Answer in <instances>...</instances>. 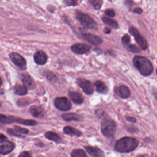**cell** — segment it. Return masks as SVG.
<instances>
[{
    "instance_id": "cell-35",
    "label": "cell",
    "mask_w": 157,
    "mask_h": 157,
    "mask_svg": "<svg viewBox=\"0 0 157 157\" xmlns=\"http://www.w3.org/2000/svg\"><path fill=\"white\" fill-rule=\"evenodd\" d=\"M134 12L137 14H140L142 13V10L140 8H136L134 10Z\"/></svg>"
},
{
    "instance_id": "cell-19",
    "label": "cell",
    "mask_w": 157,
    "mask_h": 157,
    "mask_svg": "<svg viewBox=\"0 0 157 157\" xmlns=\"http://www.w3.org/2000/svg\"><path fill=\"white\" fill-rule=\"evenodd\" d=\"M62 117L63 119L67 121H80L83 119L82 116L75 113L63 114L62 115Z\"/></svg>"
},
{
    "instance_id": "cell-17",
    "label": "cell",
    "mask_w": 157,
    "mask_h": 157,
    "mask_svg": "<svg viewBox=\"0 0 157 157\" xmlns=\"http://www.w3.org/2000/svg\"><path fill=\"white\" fill-rule=\"evenodd\" d=\"M68 95L71 101L76 104H81L84 101L83 96L78 92L70 91Z\"/></svg>"
},
{
    "instance_id": "cell-33",
    "label": "cell",
    "mask_w": 157,
    "mask_h": 157,
    "mask_svg": "<svg viewBox=\"0 0 157 157\" xmlns=\"http://www.w3.org/2000/svg\"><path fill=\"white\" fill-rule=\"evenodd\" d=\"M32 155H31V153L30 152H28L27 151H23V152H21V154L19 155V157H32Z\"/></svg>"
},
{
    "instance_id": "cell-28",
    "label": "cell",
    "mask_w": 157,
    "mask_h": 157,
    "mask_svg": "<svg viewBox=\"0 0 157 157\" xmlns=\"http://www.w3.org/2000/svg\"><path fill=\"white\" fill-rule=\"evenodd\" d=\"M14 130L21 135H26L29 133V130L25 128L21 127L18 126H14Z\"/></svg>"
},
{
    "instance_id": "cell-34",
    "label": "cell",
    "mask_w": 157,
    "mask_h": 157,
    "mask_svg": "<svg viewBox=\"0 0 157 157\" xmlns=\"http://www.w3.org/2000/svg\"><path fill=\"white\" fill-rule=\"evenodd\" d=\"M126 118L128 121L132 123H135L136 122V120L135 117H126Z\"/></svg>"
},
{
    "instance_id": "cell-16",
    "label": "cell",
    "mask_w": 157,
    "mask_h": 157,
    "mask_svg": "<svg viewBox=\"0 0 157 157\" xmlns=\"http://www.w3.org/2000/svg\"><path fill=\"white\" fill-rule=\"evenodd\" d=\"M21 80L23 84L30 90H33L36 87L34 81L31 76L27 73L22 74Z\"/></svg>"
},
{
    "instance_id": "cell-5",
    "label": "cell",
    "mask_w": 157,
    "mask_h": 157,
    "mask_svg": "<svg viewBox=\"0 0 157 157\" xmlns=\"http://www.w3.org/2000/svg\"><path fill=\"white\" fill-rule=\"evenodd\" d=\"M116 128L115 123L113 120L105 118L102 121L101 130L103 135L106 137L111 138L113 136Z\"/></svg>"
},
{
    "instance_id": "cell-24",
    "label": "cell",
    "mask_w": 157,
    "mask_h": 157,
    "mask_svg": "<svg viewBox=\"0 0 157 157\" xmlns=\"http://www.w3.org/2000/svg\"><path fill=\"white\" fill-rule=\"evenodd\" d=\"M45 136L48 139L54 141L56 143H60L61 141V137L57 133L53 131H48Z\"/></svg>"
},
{
    "instance_id": "cell-3",
    "label": "cell",
    "mask_w": 157,
    "mask_h": 157,
    "mask_svg": "<svg viewBox=\"0 0 157 157\" xmlns=\"http://www.w3.org/2000/svg\"><path fill=\"white\" fill-rule=\"evenodd\" d=\"M76 18L85 28L93 30L98 29V25L96 21L88 14L81 12H77Z\"/></svg>"
},
{
    "instance_id": "cell-13",
    "label": "cell",
    "mask_w": 157,
    "mask_h": 157,
    "mask_svg": "<svg viewBox=\"0 0 157 157\" xmlns=\"http://www.w3.org/2000/svg\"><path fill=\"white\" fill-rule=\"evenodd\" d=\"M82 36L84 40L94 45H99L103 43L102 38L96 35L84 33L82 35Z\"/></svg>"
},
{
    "instance_id": "cell-20",
    "label": "cell",
    "mask_w": 157,
    "mask_h": 157,
    "mask_svg": "<svg viewBox=\"0 0 157 157\" xmlns=\"http://www.w3.org/2000/svg\"><path fill=\"white\" fill-rule=\"evenodd\" d=\"M117 93L121 98L123 99H127L130 97V90L128 89V87L125 85H121L120 87H118L117 90Z\"/></svg>"
},
{
    "instance_id": "cell-21",
    "label": "cell",
    "mask_w": 157,
    "mask_h": 157,
    "mask_svg": "<svg viewBox=\"0 0 157 157\" xmlns=\"http://www.w3.org/2000/svg\"><path fill=\"white\" fill-rule=\"evenodd\" d=\"M64 133L70 136H75L80 137L82 136V133L81 131L70 126H67L63 129Z\"/></svg>"
},
{
    "instance_id": "cell-25",
    "label": "cell",
    "mask_w": 157,
    "mask_h": 157,
    "mask_svg": "<svg viewBox=\"0 0 157 157\" xmlns=\"http://www.w3.org/2000/svg\"><path fill=\"white\" fill-rule=\"evenodd\" d=\"M103 22L105 24L111 26L114 29H117L118 27V24L117 22L113 19L110 18L103 17L102 19Z\"/></svg>"
},
{
    "instance_id": "cell-31",
    "label": "cell",
    "mask_w": 157,
    "mask_h": 157,
    "mask_svg": "<svg viewBox=\"0 0 157 157\" xmlns=\"http://www.w3.org/2000/svg\"><path fill=\"white\" fill-rule=\"evenodd\" d=\"M105 13L107 16L112 17V18L114 17L115 15V13L113 9H107L105 11Z\"/></svg>"
},
{
    "instance_id": "cell-30",
    "label": "cell",
    "mask_w": 157,
    "mask_h": 157,
    "mask_svg": "<svg viewBox=\"0 0 157 157\" xmlns=\"http://www.w3.org/2000/svg\"><path fill=\"white\" fill-rule=\"evenodd\" d=\"M17 104L18 106H24L28 105L30 103L29 102V101H27L26 99H22L18 100L17 101Z\"/></svg>"
},
{
    "instance_id": "cell-15",
    "label": "cell",
    "mask_w": 157,
    "mask_h": 157,
    "mask_svg": "<svg viewBox=\"0 0 157 157\" xmlns=\"http://www.w3.org/2000/svg\"><path fill=\"white\" fill-rule=\"evenodd\" d=\"M84 149L90 156L93 157H100L105 156L103 151L97 147L86 146L84 147Z\"/></svg>"
},
{
    "instance_id": "cell-9",
    "label": "cell",
    "mask_w": 157,
    "mask_h": 157,
    "mask_svg": "<svg viewBox=\"0 0 157 157\" xmlns=\"http://www.w3.org/2000/svg\"><path fill=\"white\" fill-rule=\"evenodd\" d=\"M77 83L86 94L90 95L93 93V85L90 81L83 78H78L77 79Z\"/></svg>"
},
{
    "instance_id": "cell-4",
    "label": "cell",
    "mask_w": 157,
    "mask_h": 157,
    "mask_svg": "<svg viewBox=\"0 0 157 157\" xmlns=\"http://www.w3.org/2000/svg\"><path fill=\"white\" fill-rule=\"evenodd\" d=\"M0 121L1 124H10L15 122L24 125L33 126L37 124V122L32 119H25L13 116H6L3 114L1 115Z\"/></svg>"
},
{
    "instance_id": "cell-39",
    "label": "cell",
    "mask_w": 157,
    "mask_h": 157,
    "mask_svg": "<svg viewBox=\"0 0 157 157\" xmlns=\"http://www.w3.org/2000/svg\"><path fill=\"white\" fill-rule=\"evenodd\" d=\"M156 99H157V97H156Z\"/></svg>"
},
{
    "instance_id": "cell-2",
    "label": "cell",
    "mask_w": 157,
    "mask_h": 157,
    "mask_svg": "<svg viewBox=\"0 0 157 157\" xmlns=\"http://www.w3.org/2000/svg\"><path fill=\"white\" fill-rule=\"evenodd\" d=\"M134 67L144 76L151 75L153 71V68L151 61L145 57L136 56L133 60Z\"/></svg>"
},
{
    "instance_id": "cell-26",
    "label": "cell",
    "mask_w": 157,
    "mask_h": 157,
    "mask_svg": "<svg viewBox=\"0 0 157 157\" xmlns=\"http://www.w3.org/2000/svg\"><path fill=\"white\" fill-rule=\"evenodd\" d=\"M71 156L72 157H85L87 154L83 150L81 149H75L71 152Z\"/></svg>"
},
{
    "instance_id": "cell-7",
    "label": "cell",
    "mask_w": 157,
    "mask_h": 157,
    "mask_svg": "<svg viewBox=\"0 0 157 157\" xmlns=\"http://www.w3.org/2000/svg\"><path fill=\"white\" fill-rule=\"evenodd\" d=\"M55 106L59 110L67 111L71 108V104L67 98L65 97H57L54 100Z\"/></svg>"
},
{
    "instance_id": "cell-8",
    "label": "cell",
    "mask_w": 157,
    "mask_h": 157,
    "mask_svg": "<svg viewBox=\"0 0 157 157\" xmlns=\"http://www.w3.org/2000/svg\"><path fill=\"white\" fill-rule=\"evenodd\" d=\"M10 57L13 63L21 69L26 68V61L25 59L21 55L15 52H13L10 55Z\"/></svg>"
},
{
    "instance_id": "cell-11",
    "label": "cell",
    "mask_w": 157,
    "mask_h": 157,
    "mask_svg": "<svg viewBox=\"0 0 157 157\" xmlns=\"http://www.w3.org/2000/svg\"><path fill=\"white\" fill-rule=\"evenodd\" d=\"M14 144L6 139L0 140V152L2 155H7L13 151Z\"/></svg>"
},
{
    "instance_id": "cell-14",
    "label": "cell",
    "mask_w": 157,
    "mask_h": 157,
    "mask_svg": "<svg viewBox=\"0 0 157 157\" xmlns=\"http://www.w3.org/2000/svg\"><path fill=\"white\" fill-rule=\"evenodd\" d=\"M34 59L37 65H44L47 62L48 56L44 51L39 50L35 53Z\"/></svg>"
},
{
    "instance_id": "cell-23",
    "label": "cell",
    "mask_w": 157,
    "mask_h": 157,
    "mask_svg": "<svg viewBox=\"0 0 157 157\" xmlns=\"http://www.w3.org/2000/svg\"><path fill=\"white\" fill-rule=\"evenodd\" d=\"M14 92L15 94L18 95H25L27 94V87L25 85L17 84L14 87Z\"/></svg>"
},
{
    "instance_id": "cell-36",
    "label": "cell",
    "mask_w": 157,
    "mask_h": 157,
    "mask_svg": "<svg viewBox=\"0 0 157 157\" xmlns=\"http://www.w3.org/2000/svg\"><path fill=\"white\" fill-rule=\"evenodd\" d=\"M125 3L126 5H129V6H133L134 4V2H133L132 0H126Z\"/></svg>"
},
{
    "instance_id": "cell-18",
    "label": "cell",
    "mask_w": 157,
    "mask_h": 157,
    "mask_svg": "<svg viewBox=\"0 0 157 157\" xmlns=\"http://www.w3.org/2000/svg\"><path fill=\"white\" fill-rule=\"evenodd\" d=\"M29 112L32 116L36 118H41L44 116V112L42 107L37 105H33L29 109Z\"/></svg>"
},
{
    "instance_id": "cell-12",
    "label": "cell",
    "mask_w": 157,
    "mask_h": 157,
    "mask_svg": "<svg viewBox=\"0 0 157 157\" xmlns=\"http://www.w3.org/2000/svg\"><path fill=\"white\" fill-rule=\"evenodd\" d=\"M122 43L124 48L129 52L134 53H138L140 52V49L130 44V37L128 35L125 34L123 36Z\"/></svg>"
},
{
    "instance_id": "cell-22",
    "label": "cell",
    "mask_w": 157,
    "mask_h": 157,
    "mask_svg": "<svg viewBox=\"0 0 157 157\" xmlns=\"http://www.w3.org/2000/svg\"><path fill=\"white\" fill-rule=\"evenodd\" d=\"M96 91L101 94H105L108 92V88L105 84L101 81H97L94 82Z\"/></svg>"
},
{
    "instance_id": "cell-32",
    "label": "cell",
    "mask_w": 157,
    "mask_h": 157,
    "mask_svg": "<svg viewBox=\"0 0 157 157\" xmlns=\"http://www.w3.org/2000/svg\"><path fill=\"white\" fill-rule=\"evenodd\" d=\"M79 0H68L66 2V4L69 6H77Z\"/></svg>"
},
{
    "instance_id": "cell-6",
    "label": "cell",
    "mask_w": 157,
    "mask_h": 157,
    "mask_svg": "<svg viewBox=\"0 0 157 157\" xmlns=\"http://www.w3.org/2000/svg\"><path fill=\"white\" fill-rule=\"evenodd\" d=\"M129 32L134 37L135 41L142 50H145L148 48V43L147 40L140 35L139 31L134 27L129 28Z\"/></svg>"
},
{
    "instance_id": "cell-10",
    "label": "cell",
    "mask_w": 157,
    "mask_h": 157,
    "mask_svg": "<svg viewBox=\"0 0 157 157\" xmlns=\"http://www.w3.org/2000/svg\"><path fill=\"white\" fill-rule=\"evenodd\" d=\"M90 46L83 44V43H78L71 46V51L77 55H83L89 52L91 50Z\"/></svg>"
},
{
    "instance_id": "cell-29",
    "label": "cell",
    "mask_w": 157,
    "mask_h": 157,
    "mask_svg": "<svg viewBox=\"0 0 157 157\" xmlns=\"http://www.w3.org/2000/svg\"><path fill=\"white\" fill-rule=\"evenodd\" d=\"M7 132H8L10 135L13 136L17 137H24V136H21V134L17 133L15 130H13V129H10V128H9V129L7 130Z\"/></svg>"
},
{
    "instance_id": "cell-37",
    "label": "cell",
    "mask_w": 157,
    "mask_h": 157,
    "mask_svg": "<svg viewBox=\"0 0 157 157\" xmlns=\"http://www.w3.org/2000/svg\"><path fill=\"white\" fill-rule=\"evenodd\" d=\"M104 32L106 34H108L110 33V32H111V30L108 28H105L104 29Z\"/></svg>"
},
{
    "instance_id": "cell-1",
    "label": "cell",
    "mask_w": 157,
    "mask_h": 157,
    "mask_svg": "<svg viewBox=\"0 0 157 157\" xmlns=\"http://www.w3.org/2000/svg\"><path fill=\"white\" fill-rule=\"evenodd\" d=\"M139 145V141L135 138L124 137L118 140L115 144V150L120 153H128L135 150Z\"/></svg>"
},
{
    "instance_id": "cell-27",
    "label": "cell",
    "mask_w": 157,
    "mask_h": 157,
    "mask_svg": "<svg viewBox=\"0 0 157 157\" xmlns=\"http://www.w3.org/2000/svg\"><path fill=\"white\" fill-rule=\"evenodd\" d=\"M89 2L96 10H100L103 4L102 0H89Z\"/></svg>"
},
{
    "instance_id": "cell-38",
    "label": "cell",
    "mask_w": 157,
    "mask_h": 157,
    "mask_svg": "<svg viewBox=\"0 0 157 157\" xmlns=\"http://www.w3.org/2000/svg\"><path fill=\"white\" fill-rule=\"evenodd\" d=\"M156 73H157V71H156Z\"/></svg>"
}]
</instances>
